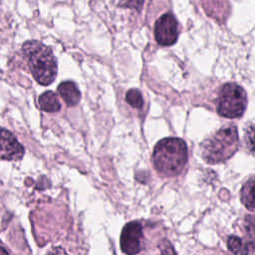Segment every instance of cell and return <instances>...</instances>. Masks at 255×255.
<instances>
[{
	"label": "cell",
	"instance_id": "6da1fadb",
	"mask_svg": "<svg viewBox=\"0 0 255 255\" xmlns=\"http://www.w3.org/2000/svg\"><path fill=\"white\" fill-rule=\"evenodd\" d=\"M151 158L157 172L174 176L181 172L187 162V146L181 138L165 137L155 144Z\"/></svg>",
	"mask_w": 255,
	"mask_h": 255
},
{
	"label": "cell",
	"instance_id": "7a4b0ae2",
	"mask_svg": "<svg viewBox=\"0 0 255 255\" xmlns=\"http://www.w3.org/2000/svg\"><path fill=\"white\" fill-rule=\"evenodd\" d=\"M22 53L37 83L48 86L54 82L57 75V60L48 46L35 40L27 41L22 45Z\"/></svg>",
	"mask_w": 255,
	"mask_h": 255
},
{
	"label": "cell",
	"instance_id": "3957f363",
	"mask_svg": "<svg viewBox=\"0 0 255 255\" xmlns=\"http://www.w3.org/2000/svg\"><path fill=\"white\" fill-rule=\"evenodd\" d=\"M239 147L238 130L235 126L224 127L202 141V158L210 164L223 162L230 158Z\"/></svg>",
	"mask_w": 255,
	"mask_h": 255
},
{
	"label": "cell",
	"instance_id": "277c9868",
	"mask_svg": "<svg viewBox=\"0 0 255 255\" xmlns=\"http://www.w3.org/2000/svg\"><path fill=\"white\" fill-rule=\"evenodd\" d=\"M246 107V92L241 86L235 83L223 85L216 102V111L219 116L228 119L239 118L245 112Z\"/></svg>",
	"mask_w": 255,
	"mask_h": 255
},
{
	"label": "cell",
	"instance_id": "5b68a950",
	"mask_svg": "<svg viewBox=\"0 0 255 255\" xmlns=\"http://www.w3.org/2000/svg\"><path fill=\"white\" fill-rule=\"evenodd\" d=\"M144 243L143 228L139 221L127 223L121 233L120 244L122 251L126 254H136L142 249Z\"/></svg>",
	"mask_w": 255,
	"mask_h": 255
},
{
	"label": "cell",
	"instance_id": "8992f818",
	"mask_svg": "<svg viewBox=\"0 0 255 255\" xmlns=\"http://www.w3.org/2000/svg\"><path fill=\"white\" fill-rule=\"evenodd\" d=\"M154 37L162 46L174 44L178 37V24L175 17L170 13L161 15L154 25Z\"/></svg>",
	"mask_w": 255,
	"mask_h": 255
},
{
	"label": "cell",
	"instance_id": "52a82bcc",
	"mask_svg": "<svg viewBox=\"0 0 255 255\" xmlns=\"http://www.w3.org/2000/svg\"><path fill=\"white\" fill-rule=\"evenodd\" d=\"M24 155V147L14 134L0 127V159L19 160Z\"/></svg>",
	"mask_w": 255,
	"mask_h": 255
},
{
	"label": "cell",
	"instance_id": "ba28073f",
	"mask_svg": "<svg viewBox=\"0 0 255 255\" xmlns=\"http://www.w3.org/2000/svg\"><path fill=\"white\" fill-rule=\"evenodd\" d=\"M58 93L68 107H75L81 100V93L72 81H66L58 86Z\"/></svg>",
	"mask_w": 255,
	"mask_h": 255
},
{
	"label": "cell",
	"instance_id": "9c48e42d",
	"mask_svg": "<svg viewBox=\"0 0 255 255\" xmlns=\"http://www.w3.org/2000/svg\"><path fill=\"white\" fill-rule=\"evenodd\" d=\"M240 198L244 206L251 211H255V176L250 177L241 187Z\"/></svg>",
	"mask_w": 255,
	"mask_h": 255
},
{
	"label": "cell",
	"instance_id": "30bf717a",
	"mask_svg": "<svg viewBox=\"0 0 255 255\" xmlns=\"http://www.w3.org/2000/svg\"><path fill=\"white\" fill-rule=\"evenodd\" d=\"M38 103L40 109L47 113H56L61 109V104L58 100V97L52 91L44 92L39 97Z\"/></svg>",
	"mask_w": 255,
	"mask_h": 255
},
{
	"label": "cell",
	"instance_id": "8fae6325",
	"mask_svg": "<svg viewBox=\"0 0 255 255\" xmlns=\"http://www.w3.org/2000/svg\"><path fill=\"white\" fill-rule=\"evenodd\" d=\"M245 223L247 241L243 242L242 254L255 253V219L252 217H247Z\"/></svg>",
	"mask_w": 255,
	"mask_h": 255
},
{
	"label": "cell",
	"instance_id": "7c38bea8",
	"mask_svg": "<svg viewBox=\"0 0 255 255\" xmlns=\"http://www.w3.org/2000/svg\"><path fill=\"white\" fill-rule=\"evenodd\" d=\"M126 101L127 103L135 109H141L143 106V99L138 90L130 89L126 94Z\"/></svg>",
	"mask_w": 255,
	"mask_h": 255
},
{
	"label": "cell",
	"instance_id": "4fadbf2b",
	"mask_svg": "<svg viewBox=\"0 0 255 255\" xmlns=\"http://www.w3.org/2000/svg\"><path fill=\"white\" fill-rule=\"evenodd\" d=\"M244 142L248 151L255 155V125H251L246 128Z\"/></svg>",
	"mask_w": 255,
	"mask_h": 255
},
{
	"label": "cell",
	"instance_id": "5bb4252c",
	"mask_svg": "<svg viewBox=\"0 0 255 255\" xmlns=\"http://www.w3.org/2000/svg\"><path fill=\"white\" fill-rule=\"evenodd\" d=\"M227 247L233 253L242 254L243 245H242L241 238L238 236H235V235L229 236L227 239Z\"/></svg>",
	"mask_w": 255,
	"mask_h": 255
},
{
	"label": "cell",
	"instance_id": "9a60e30c",
	"mask_svg": "<svg viewBox=\"0 0 255 255\" xmlns=\"http://www.w3.org/2000/svg\"><path fill=\"white\" fill-rule=\"evenodd\" d=\"M143 0H120V6L126 8H131L136 11H140L142 8Z\"/></svg>",
	"mask_w": 255,
	"mask_h": 255
},
{
	"label": "cell",
	"instance_id": "2e32d148",
	"mask_svg": "<svg viewBox=\"0 0 255 255\" xmlns=\"http://www.w3.org/2000/svg\"><path fill=\"white\" fill-rule=\"evenodd\" d=\"M0 253H5V254H7L8 252H7L6 250H4V249H0Z\"/></svg>",
	"mask_w": 255,
	"mask_h": 255
}]
</instances>
